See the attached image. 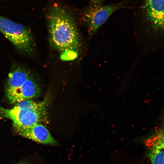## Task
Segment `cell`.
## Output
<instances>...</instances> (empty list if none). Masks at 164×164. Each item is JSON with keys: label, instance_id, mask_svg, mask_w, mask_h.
I'll use <instances>...</instances> for the list:
<instances>
[{"label": "cell", "instance_id": "3957f363", "mask_svg": "<svg viewBox=\"0 0 164 164\" xmlns=\"http://www.w3.org/2000/svg\"><path fill=\"white\" fill-rule=\"evenodd\" d=\"M6 96L12 104L39 96L40 89L29 73L20 67L9 73L5 85Z\"/></svg>", "mask_w": 164, "mask_h": 164}, {"label": "cell", "instance_id": "52a82bcc", "mask_svg": "<svg viewBox=\"0 0 164 164\" xmlns=\"http://www.w3.org/2000/svg\"><path fill=\"white\" fill-rule=\"evenodd\" d=\"M18 133L22 136L39 143L52 146H57L59 144L46 127L39 123Z\"/></svg>", "mask_w": 164, "mask_h": 164}, {"label": "cell", "instance_id": "9c48e42d", "mask_svg": "<svg viewBox=\"0 0 164 164\" xmlns=\"http://www.w3.org/2000/svg\"><path fill=\"white\" fill-rule=\"evenodd\" d=\"M104 0H91L89 6L95 7L101 5Z\"/></svg>", "mask_w": 164, "mask_h": 164}, {"label": "cell", "instance_id": "ba28073f", "mask_svg": "<svg viewBox=\"0 0 164 164\" xmlns=\"http://www.w3.org/2000/svg\"><path fill=\"white\" fill-rule=\"evenodd\" d=\"M152 147L158 158L164 162V114L160 129L152 139Z\"/></svg>", "mask_w": 164, "mask_h": 164}, {"label": "cell", "instance_id": "5b68a950", "mask_svg": "<svg viewBox=\"0 0 164 164\" xmlns=\"http://www.w3.org/2000/svg\"><path fill=\"white\" fill-rule=\"evenodd\" d=\"M128 1L104 6H89L84 13V18L89 35L94 34L114 12L123 7Z\"/></svg>", "mask_w": 164, "mask_h": 164}, {"label": "cell", "instance_id": "8992f818", "mask_svg": "<svg viewBox=\"0 0 164 164\" xmlns=\"http://www.w3.org/2000/svg\"><path fill=\"white\" fill-rule=\"evenodd\" d=\"M143 9L146 20L151 27L164 31V0H145Z\"/></svg>", "mask_w": 164, "mask_h": 164}, {"label": "cell", "instance_id": "7a4b0ae2", "mask_svg": "<svg viewBox=\"0 0 164 164\" xmlns=\"http://www.w3.org/2000/svg\"><path fill=\"white\" fill-rule=\"evenodd\" d=\"M49 99L46 97L38 103L32 99H26L15 103L11 108L0 107V117L12 120L13 127L18 133L44 120Z\"/></svg>", "mask_w": 164, "mask_h": 164}, {"label": "cell", "instance_id": "277c9868", "mask_svg": "<svg viewBox=\"0 0 164 164\" xmlns=\"http://www.w3.org/2000/svg\"><path fill=\"white\" fill-rule=\"evenodd\" d=\"M0 32L19 50H32L33 38L28 28L0 15Z\"/></svg>", "mask_w": 164, "mask_h": 164}, {"label": "cell", "instance_id": "6da1fadb", "mask_svg": "<svg viewBox=\"0 0 164 164\" xmlns=\"http://www.w3.org/2000/svg\"><path fill=\"white\" fill-rule=\"evenodd\" d=\"M50 41L57 49L74 50L80 44V37L75 22L68 12L56 4L51 6L47 14Z\"/></svg>", "mask_w": 164, "mask_h": 164}]
</instances>
